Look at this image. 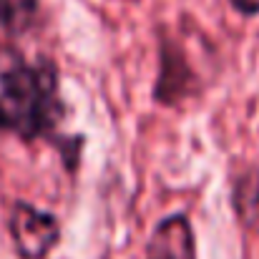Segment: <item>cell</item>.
<instances>
[{
  "label": "cell",
  "mask_w": 259,
  "mask_h": 259,
  "mask_svg": "<svg viewBox=\"0 0 259 259\" xmlns=\"http://www.w3.org/2000/svg\"><path fill=\"white\" fill-rule=\"evenodd\" d=\"M229 204L244 232H259V166H244L234 174Z\"/></svg>",
  "instance_id": "5"
},
{
  "label": "cell",
  "mask_w": 259,
  "mask_h": 259,
  "mask_svg": "<svg viewBox=\"0 0 259 259\" xmlns=\"http://www.w3.org/2000/svg\"><path fill=\"white\" fill-rule=\"evenodd\" d=\"M8 237L18 259H48L63 239V227L53 211L15 199L8 214Z\"/></svg>",
  "instance_id": "2"
},
{
  "label": "cell",
  "mask_w": 259,
  "mask_h": 259,
  "mask_svg": "<svg viewBox=\"0 0 259 259\" xmlns=\"http://www.w3.org/2000/svg\"><path fill=\"white\" fill-rule=\"evenodd\" d=\"M159 68L151 98L161 108H181L186 101H191L196 93H201L199 73L189 61L186 48L179 43L166 28L159 30Z\"/></svg>",
  "instance_id": "3"
},
{
  "label": "cell",
  "mask_w": 259,
  "mask_h": 259,
  "mask_svg": "<svg viewBox=\"0 0 259 259\" xmlns=\"http://www.w3.org/2000/svg\"><path fill=\"white\" fill-rule=\"evenodd\" d=\"M68 118V103L61 93V71L51 56L28 61L18 48L0 46V134L23 144L48 141L58 146L71 174L78 171L83 136L66 139L61 126Z\"/></svg>",
  "instance_id": "1"
},
{
  "label": "cell",
  "mask_w": 259,
  "mask_h": 259,
  "mask_svg": "<svg viewBox=\"0 0 259 259\" xmlns=\"http://www.w3.org/2000/svg\"><path fill=\"white\" fill-rule=\"evenodd\" d=\"M144 259H199L194 224L186 211L166 214L154 224L146 239Z\"/></svg>",
  "instance_id": "4"
},
{
  "label": "cell",
  "mask_w": 259,
  "mask_h": 259,
  "mask_svg": "<svg viewBox=\"0 0 259 259\" xmlns=\"http://www.w3.org/2000/svg\"><path fill=\"white\" fill-rule=\"evenodd\" d=\"M229 8L244 18V20H252V18H259V0H227Z\"/></svg>",
  "instance_id": "7"
},
{
  "label": "cell",
  "mask_w": 259,
  "mask_h": 259,
  "mask_svg": "<svg viewBox=\"0 0 259 259\" xmlns=\"http://www.w3.org/2000/svg\"><path fill=\"white\" fill-rule=\"evenodd\" d=\"M43 13L40 0H0V30L18 40L35 30Z\"/></svg>",
  "instance_id": "6"
}]
</instances>
